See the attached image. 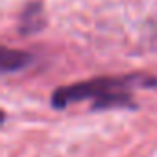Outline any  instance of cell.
<instances>
[{"instance_id":"1","label":"cell","mask_w":157,"mask_h":157,"mask_svg":"<svg viewBox=\"0 0 157 157\" xmlns=\"http://www.w3.org/2000/svg\"><path fill=\"white\" fill-rule=\"evenodd\" d=\"M157 87V78L150 74H126V76H102L87 82L72 83L65 87H57L52 93V107L65 109L70 104L83 100H98L109 93L117 91H131V89H153Z\"/></svg>"},{"instance_id":"2","label":"cell","mask_w":157,"mask_h":157,"mask_svg":"<svg viewBox=\"0 0 157 157\" xmlns=\"http://www.w3.org/2000/svg\"><path fill=\"white\" fill-rule=\"evenodd\" d=\"M46 17L43 11V6L39 2H30L24 6L21 17H19V33L21 35H32L44 28Z\"/></svg>"},{"instance_id":"3","label":"cell","mask_w":157,"mask_h":157,"mask_svg":"<svg viewBox=\"0 0 157 157\" xmlns=\"http://www.w3.org/2000/svg\"><path fill=\"white\" fill-rule=\"evenodd\" d=\"M137 104L129 91H117L109 93L93 104V111H105V109H135Z\"/></svg>"},{"instance_id":"4","label":"cell","mask_w":157,"mask_h":157,"mask_svg":"<svg viewBox=\"0 0 157 157\" xmlns=\"http://www.w3.org/2000/svg\"><path fill=\"white\" fill-rule=\"evenodd\" d=\"M32 54L22 52V50H11L8 46L2 48L0 52V68H2V74H10V72H17L22 70L24 67H28L32 63Z\"/></svg>"}]
</instances>
